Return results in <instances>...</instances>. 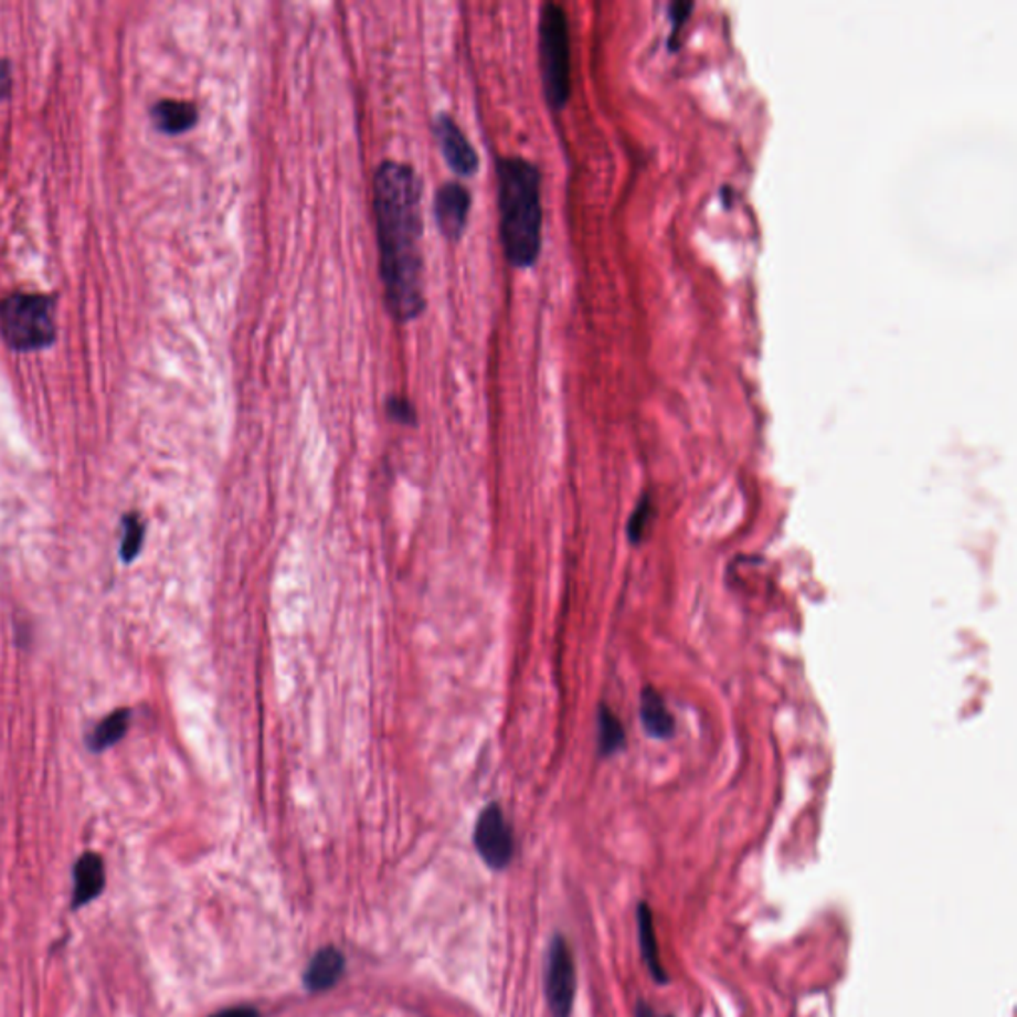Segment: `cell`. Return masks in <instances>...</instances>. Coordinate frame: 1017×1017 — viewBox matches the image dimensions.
<instances>
[{
  "instance_id": "obj_21",
  "label": "cell",
  "mask_w": 1017,
  "mask_h": 1017,
  "mask_svg": "<svg viewBox=\"0 0 1017 1017\" xmlns=\"http://www.w3.org/2000/svg\"><path fill=\"white\" fill-rule=\"evenodd\" d=\"M10 89V66L7 62H0V99L9 94Z\"/></svg>"
},
{
  "instance_id": "obj_4",
  "label": "cell",
  "mask_w": 1017,
  "mask_h": 1017,
  "mask_svg": "<svg viewBox=\"0 0 1017 1017\" xmlns=\"http://www.w3.org/2000/svg\"><path fill=\"white\" fill-rule=\"evenodd\" d=\"M0 328L7 342L17 350L46 348L56 335L50 298L30 293L4 298L0 303Z\"/></svg>"
},
{
  "instance_id": "obj_8",
  "label": "cell",
  "mask_w": 1017,
  "mask_h": 1017,
  "mask_svg": "<svg viewBox=\"0 0 1017 1017\" xmlns=\"http://www.w3.org/2000/svg\"><path fill=\"white\" fill-rule=\"evenodd\" d=\"M472 195L462 183H445L435 193V221L449 241H459L467 229Z\"/></svg>"
},
{
  "instance_id": "obj_18",
  "label": "cell",
  "mask_w": 1017,
  "mask_h": 1017,
  "mask_svg": "<svg viewBox=\"0 0 1017 1017\" xmlns=\"http://www.w3.org/2000/svg\"><path fill=\"white\" fill-rule=\"evenodd\" d=\"M385 412H388V417H392L398 424H415L414 405L410 404L407 398H402V395H392V398H388V402H385Z\"/></svg>"
},
{
  "instance_id": "obj_17",
  "label": "cell",
  "mask_w": 1017,
  "mask_h": 1017,
  "mask_svg": "<svg viewBox=\"0 0 1017 1017\" xmlns=\"http://www.w3.org/2000/svg\"><path fill=\"white\" fill-rule=\"evenodd\" d=\"M650 521H653V501L648 497H643L640 504L636 505L631 521H628V537H631L633 543L643 541Z\"/></svg>"
},
{
  "instance_id": "obj_1",
  "label": "cell",
  "mask_w": 1017,
  "mask_h": 1017,
  "mask_svg": "<svg viewBox=\"0 0 1017 1017\" xmlns=\"http://www.w3.org/2000/svg\"><path fill=\"white\" fill-rule=\"evenodd\" d=\"M422 181L400 161H384L374 176V215L380 275L392 317L410 322L424 312L422 280Z\"/></svg>"
},
{
  "instance_id": "obj_14",
  "label": "cell",
  "mask_w": 1017,
  "mask_h": 1017,
  "mask_svg": "<svg viewBox=\"0 0 1017 1017\" xmlns=\"http://www.w3.org/2000/svg\"><path fill=\"white\" fill-rule=\"evenodd\" d=\"M129 728V711L118 710L106 716L88 735V748L94 753L106 751L116 745Z\"/></svg>"
},
{
  "instance_id": "obj_3",
  "label": "cell",
  "mask_w": 1017,
  "mask_h": 1017,
  "mask_svg": "<svg viewBox=\"0 0 1017 1017\" xmlns=\"http://www.w3.org/2000/svg\"><path fill=\"white\" fill-rule=\"evenodd\" d=\"M539 56L544 96L549 106L559 112L571 96V32L566 12L554 2L544 4L541 10Z\"/></svg>"
},
{
  "instance_id": "obj_15",
  "label": "cell",
  "mask_w": 1017,
  "mask_h": 1017,
  "mask_svg": "<svg viewBox=\"0 0 1017 1017\" xmlns=\"http://www.w3.org/2000/svg\"><path fill=\"white\" fill-rule=\"evenodd\" d=\"M626 733L623 723L614 716L613 711L603 706L598 710V751L601 755H613L623 750Z\"/></svg>"
},
{
  "instance_id": "obj_6",
  "label": "cell",
  "mask_w": 1017,
  "mask_h": 1017,
  "mask_svg": "<svg viewBox=\"0 0 1017 1017\" xmlns=\"http://www.w3.org/2000/svg\"><path fill=\"white\" fill-rule=\"evenodd\" d=\"M475 849L491 869H505L515 855L513 830L505 819L504 809L491 803L475 823Z\"/></svg>"
},
{
  "instance_id": "obj_7",
  "label": "cell",
  "mask_w": 1017,
  "mask_h": 1017,
  "mask_svg": "<svg viewBox=\"0 0 1017 1017\" xmlns=\"http://www.w3.org/2000/svg\"><path fill=\"white\" fill-rule=\"evenodd\" d=\"M434 136L449 169L462 178L474 176L479 168V158L475 153L474 146L469 144V139L465 138L464 131L452 116L442 114L435 118Z\"/></svg>"
},
{
  "instance_id": "obj_5",
  "label": "cell",
  "mask_w": 1017,
  "mask_h": 1017,
  "mask_svg": "<svg viewBox=\"0 0 1017 1017\" xmlns=\"http://www.w3.org/2000/svg\"><path fill=\"white\" fill-rule=\"evenodd\" d=\"M544 989L553 1017H571L576 996V970L573 952L563 936H554L549 946Z\"/></svg>"
},
{
  "instance_id": "obj_10",
  "label": "cell",
  "mask_w": 1017,
  "mask_h": 1017,
  "mask_svg": "<svg viewBox=\"0 0 1017 1017\" xmlns=\"http://www.w3.org/2000/svg\"><path fill=\"white\" fill-rule=\"evenodd\" d=\"M345 974V956L335 946L318 950L315 958L310 960L305 972V986L310 992H325L337 986L338 979Z\"/></svg>"
},
{
  "instance_id": "obj_22",
  "label": "cell",
  "mask_w": 1017,
  "mask_h": 1017,
  "mask_svg": "<svg viewBox=\"0 0 1017 1017\" xmlns=\"http://www.w3.org/2000/svg\"><path fill=\"white\" fill-rule=\"evenodd\" d=\"M636 1017H672V1016H668V1014H658V1011H656V1009H654L653 1006H648L646 1002H640V1004L636 1006Z\"/></svg>"
},
{
  "instance_id": "obj_2",
  "label": "cell",
  "mask_w": 1017,
  "mask_h": 1017,
  "mask_svg": "<svg viewBox=\"0 0 1017 1017\" xmlns=\"http://www.w3.org/2000/svg\"><path fill=\"white\" fill-rule=\"evenodd\" d=\"M499 233L505 257L515 268H531L543 243L541 173L523 158L497 161Z\"/></svg>"
},
{
  "instance_id": "obj_19",
  "label": "cell",
  "mask_w": 1017,
  "mask_h": 1017,
  "mask_svg": "<svg viewBox=\"0 0 1017 1017\" xmlns=\"http://www.w3.org/2000/svg\"><path fill=\"white\" fill-rule=\"evenodd\" d=\"M693 2H672L670 4V20H672V36H670V46L676 50L678 46V36H680L684 24L690 19Z\"/></svg>"
},
{
  "instance_id": "obj_13",
  "label": "cell",
  "mask_w": 1017,
  "mask_h": 1017,
  "mask_svg": "<svg viewBox=\"0 0 1017 1017\" xmlns=\"http://www.w3.org/2000/svg\"><path fill=\"white\" fill-rule=\"evenodd\" d=\"M151 118L159 131L169 134V136H178V134L189 131L198 124L199 114L198 108L189 102L161 99L151 109Z\"/></svg>"
},
{
  "instance_id": "obj_20",
  "label": "cell",
  "mask_w": 1017,
  "mask_h": 1017,
  "mask_svg": "<svg viewBox=\"0 0 1017 1017\" xmlns=\"http://www.w3.org/2000/svg\"><path fill=\"white\" fill-rule=\"evenodd\" d=\"M211 1017H261V1016H258L257 1009L251 1008V1006H237V1008L223 1009V1011H219V1014H215V1016H211Z\"/></svg>"
},
{
  "instance_id": "obj_12",
  "label": "cell",
  "mask_w": 1017,
  "mask_h": 1017,
  "mask_svg": "<svg viewBox=\"0 0 1017 1017\" xmlns=\"http://www.w3.org/2000/svg\"><path fill=\"white\" fill-rule=\"evenodd\" d=\"M640 720L644 731L656 740H670L676 731L672 711L654 688H646L640 696Z\"/></svg>"
},
{
  "instance_id": "obj_16",
  "label": "cell",
  "mask_w": 1017,
  "mask_h": 1017,
  "mask_svg": "<svg viewBox=\"0 0 1017 1017\" xmlns=\"http://www.w3.org/2000/svg\"><path fill=\"white\" fill-rule=\"evenodd\" d=\"M144 531L146 527L138 515L131 513L124 517V539H121V561L124 563H131L138 557L141 544H144Z\"/></svg>"
},
{
  "instance_id": "obj_11",
  "label": "cell",
  "mask_w": 1017,
  "mask_h": 1017,
  "mask_svg": "<svg viewBox=\"0 0 1017 1017\" xmlns=\"http://www.w3.org/2000/svg\"><path fill=\"white\" fill-rule=\"evenodd\" d=\"M106 884V870L98 855L88 852L74 867V909L96 899Z\"/></svg>"
},
{
  "instance_id": "obj_9",
  "label": "cell",
  "mask_w": 1017,
  "mask_h": 1017,
  "mask_svg": "<svg viewBox=\"0 0 1017 1017\" xmlns=\"http://www.w3.org/2000/svg\"><path fill=\"white\" fill-rule=\"evenodd\" d=\"M636 924H638V942H640L644 964L650 972L654 982H658L660 986H664V984L670 982V976H668V972L664 970L663 962H660V949H658V939H656L654 912L646 902L638 904Z\"/></svg>"
}]
</instances>
